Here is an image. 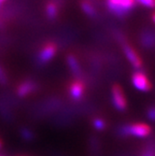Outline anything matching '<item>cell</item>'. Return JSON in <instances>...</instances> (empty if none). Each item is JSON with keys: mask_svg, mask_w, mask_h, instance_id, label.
Wrapping results in <instances>:
<instances>
[{"mask_svg": "<svg viewBox=\"0 0 155 156\" xmlns=\"http://www.w3.org/2000/svg\"><path fill=\"white\" fill-rule=\"evenodd\" d=\"M107 8L113 15L123 18L135 9L136 0H106Z\"/></svg>", "mask_w": 155, "mask_h": 156, "instance_id": "obj_1", "label": "cell"}, {"mask_svg": "<svg viewBox=\"0 0 155 156\" xmlns=\"http://www.w3.org/2000/svg\"><path fill=\"white\" fill-rule=\"evenodd\" d=\"M131 80L134 87L141 92H149L152 88L151 82L148 75L143 71H140V70L135 71L132 74Z\"/></svg>", "mask_w": 155, "mask_h": 156, "instance_id": "obj_2", "label": "cell"}, {"mask_svg": "<svg viewBox=\"0 0 155 156\" xmlns=\"http://www.w3.org/2000/svg\"><path fill=\"white\" fill-rule=\"evenodd\" d=\"M58 51V45L54 42L49 41L41 47L38 52V62L42 65L51 62Z\"/></svg>", "mask_w": 155, "mask_h": 156, "instance_id": "obj_3", "label": "cell"}, {"mask_svg": "<svg viewBox=\"0 0 155 156\" xmlns=\"http://www.w3.org/2000/svg\"><path fill=\"white\" fill-rule=\"evenodd\" d=\"M122 51L125 55V57L127 58L129 63L136 69L140 68L143 65L141 56L139 55V53L136 51V49L128 42L122 41Z\"/></svg>", "mask_w": 155, "mask_h": 156, "instance_id": "obj_4", "label": "cell"}, {"mask_svg": "<svg viewBox=\"0 0 155 156\" xmlns=\"http://www.w3.org/2000/svg\"><path fill=\"white\" fill-rule=\"evenodd\" d=\"M111 97H112V103L113 106L118 110H124L127 108V100H126L124 92L121 85L114 84L111 88Z\"/></svg>", "mask_w": 155, "mask_h": 156, "instance_id": "obj_5", "label": "cell"}, {"mask_svg": "<svg viewBox=\"0 0 155 156\" xmlns=\"http://www.w3.org/2000/svg\"><path fill=\"white\" fill-rule=\"evenodd\" d=\"M151 132V128L146 123L137 122L125 127V134L131 135L136 137H146Z\"/></svg>", "mask_w": 155, "mask_h": 156, "instance_id": "obj_6", "label": "cell"}, {"mask_svg": "<svg viewBox=\"0 0 155 156\" xmlns=\"http://www.w3.org/2000/svg\"><path fill=\"white\" fill-rule=\"evenodd\" d=\"M85 89H86V86H85V83L83 82V80L79 79H76L69 83L68 93H69L70 97H71L73 100L79 101L84 95Z\"/></svg>", "mask_w": 155, "mask_h": 156, "instance_id": "obj_7", "label": "cell"}, {"mask_svg": "<svg viewBox=\"0 0 155 156\" xmlns=\"http://www.w3.org/2000/svg\"><path fill=\"white\" fill-rule=\"evenodd\" d=\"M66 63L67 66L71 71L77 78L81 75V67L79 62L77 58V56L74 53H68L66 56Z\"/></svg>", "mask_w": 155, "mask_h": 156, "instance_id": "obj_8", "label": "cell"}, {"mask_svg": "<svg viewBox=\"0 0 155 156\" xmlns=\"http://www.w3.org/2000/svg\"><path fill=\"white\" fill-rule=\"evenodd\" d=\"M59 11H60V7H59L58 2L51 0V1H49L46 4L45 12H46V16L50 20H54L57 18L59 15Z\"/></svg>", "mask_w": 155, "mask_h": 156, "instance_id": "obj_9", "label": "cell"}, {"mask_svg": "<svg viewBox=\"0 0 155 156\" xmlns=\"http://www.w3.org/2000/svg\"><path fill=\"white\" fill-rule=\"evenodd\" d=\"M37 85L34 81L32 80H26L23 81V83H21L19 85V87L17 89V94L19 96H26L29 94H31L32 92H34L36 90Z\"/></svg>", "mask_w": 155, "mask_h": 156, "instance_id": "obj_10", "label": "cell"}, {"mask_svg": "<svg viewBox=\"0 0 155 156\" xmlns=\"http://www.w3.org/2000/svg\"><path fill=\"white\" fill-rule=\"evenodd\" d=\"M80 7L82 11L86 14L87 16L91 18H94L97 15L96 8L93 6V4L90 1V0H81Z\"/></svg>", "mask_w": 155, "mask_h": 156, "instance_id": "obj_11", "label": "cell"}, {"mask_svg": "<svg viewBox=\"0 0 155 156\" xmlns=\"http://www.w3.org/2000/svg\"><path fill=\"white\" fill-rule=\"evenodd\" d=\"M141 42L143 46L150 48L155 44V36L150 32H146L141 37Z\"/></svg>", "mask_w": 155, "mask_h": 156, "instance_id": "obj_12", "label": "cell"}, {"mask_svg": "<svg viewBox=\"0 0 155 156\" xmlns=\"http://www.w3.org/2000/svg\"><path fill=\"white\" fill-rule=\"evenodd\" d=\"M136 3L150 9L155 8V0H136Z\"/></svg>", "mask_w": 155, "mask_h": 156, "instance_id": "obj_13", "label": "cell"}, {"mask_svg": "<svg viewBox=\"0 0 155 156\" xmlns=\"http://www.w3.org/2000/svg\"><path fill=\"white\" fill-rule=\"evenodd\" d=\"M93 125H94V127H95L96 129H98V130H103L105 128V122L102 119L96 118L93 121Z\"/></svg>", "mask_w": 155, "mask_h": 156, "instance_id": "obj_14", "label": "cell"}, {"mask_svg": "<svg viewBox=\"0 0 155 156\" xmlns=\"http://www.w3.org/2000/svg\"><path fill=\"white\" fill-rule=\"evenodd\" d=\"M148 116L150 120L155 121V107L150 108V109L148 111Z\"/></svg>", "mask_w": 155, "mask_h": 156, "instance_id": "obj_15", "label": "cell"}, {"mask_svg": "<svg viewBox=\"0 0 155 156\" xmlns=\"http://www.w3.org/2000/svg\"><path fill=\"white\" fill-rule=\"evenodd\" d=\"M0 82H1V83H5L6 82V76H5V74L2 71L1 68H0Z\"/></svg>", "mask_w": 155, "mask_h": 156, "instance_id": "obj_16", "label": "cell"}, {"mask_svg": "<svg viewBox=\"0 0 155 156\" xmlns=\"http://www.w3.org/2000/svg\"><path fill=\"white\" fill-rule=\"evenodd\" d=\"M151 20L153 21V23H155V11L152 13V15H151Z\"/></svg>", "mask_w": 155, "mask_h": 156, "instance_id": "obj_17", "label": "cell"}, {"mask_svg": "<svg viewBox=\"0 0 155 156\" xmlns=\"http://www.w3.org/2000/svg\"><path fill=\"white\" fill-rule=\"evenodd\" d=\"M5 1H6V0H0V7L2 6V4H3V3H4Z\"/></svg>", "mask_w": 155, "mask_h": 156, "instance_id": "obj_18", "label": "cell"}, {"mask_svg": "<svg viewBox=\"0 0 155 156\" xmlns=\"http://www.w3.org/2000/svg\"><path fill=\"white\" fill-rule=\"evenodd\" d=\"M0 147H1V143H0Z\"/></svg>", "mask_w": 155, "mask_h": 156, "instance_id": "obj_19", "label": "cell"}]
</instances>
